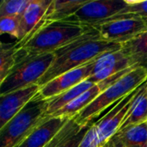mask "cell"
I'll return each mask as SVG.
<instances>
[{
    "label": "cell",
    "mask_w": 147,
    "mask_h": 147,
    "mask_svg": "<svg viewBox=\"0 0 147 147\" xmlns=\"http://www.w3.org/2000/svg\"><path fill=\"white\" fill-rule=\"evenodd\" d=\"M91 28V26L78 22L73 16L43 24L27 39L16 42L17 64L38 55L54 53Z\"/></svg>",
    "instance_id": "cell-1"
},
{
    "label": "cell",
    "mask_w": 147,
    "mask_h": 147,
    "mask_svg": "<svg viewBox=\"0 0 147 147\" xmlns=\"http://www.w3.org/2000/svg\"><path fill=\"white\" fill-rule=\"evenodd\" d=\"M121 47V44L102 40L98 32L92 27L89 32L54 52L53 64L37 84L42 87L58 76L90 63L107 52Z\"/></svg>",
    "instance_id": "cell-2"
},
{
    "label": "cell",
    "mask_w": 147,
    "mask_h": 147,
    "mask_svg": "<svg viewBox=\"0 0 147 147\" xmlns=\"http://www.w3.org/2000/svg\"><path fill=\"white\" fill-rule=\"evenodd\" d=\"M146 82V67H136L108 87L87 108L73 118L83 127L90 126V123L109 107L114 103H119Z\"/></svg>",
    "instance_id": "cell-3"
},
{
    "label": "cell",
    "mask_w": 147,
    "mask_h": 147,
    "mask_svg": "<svg viewBox=\"0 0 147 147\" xmlns=\"http://www.w3.org/2000/svg\"><path fill=\"white\" fill-rule=\"evenodd\" d=\"M47 100L37 96L0 128V147H17L45 118Z\"/></svg>",
    "instance_id": "cell-4"
},
{
    "label": "cell",
    "mask_w": 147,
    "mask_h": 147,
    "mask_svg": "<svg viewBox=\"0 0 147 147\" xmlns=\"http://www.w3.org/2000/svg\"><path fill=\"white\" fill-rule=\"evenodd\" d=\"M54 57V53H48L19 62L0 83V96L37 84L53 64Z\"/></svg>",
    "instance_id": "cell-5"
},
{
    "label": "cell",
    "mask_w": 147,
    "mask_h": 147,
    "mask_svg": "<svg viewBox=\"0 0 147 147\" xmlns=\"http://www.w3.org/2000/svg\"><path fill=\"white\" fill-rule=\"evenodd\" d=\"M102 40L117 44H123L147 30V22L139 17H126L104 21L91 25Z\"/></svg>",
    "instance_id": "cell-6"
},
{
    "label": "cell",
    "mask_w": 147,
    "mask_h": 147,
    "mask_svg": "<svg viewBox=\"0 0 147 147\" xmlns=\"http://www.w3.org/2000/svg\"><path fill=\"white\" fill-rule=\"evenodd\" d=\"M139 67L121 48L107 52L95 59L90 81L98 84L123 71Z\"/></svg>",
    "instance_id": "cell-7"
},
{
    "label": "cell",
    "mask_w": 147,
    "mask_h": 147,
    "mask_svg": "<svg viewBox=\"0 0 147 147\" xmlns=\"http://www.w3.org/2000/svg\"><path fill=\"white\" fill-rule=\"evenodd\" d=\"M140 89V87L121 100L102 118L94 123L98 134L100 147L106 144L118 132L127 115L134 99Z\"/></svg>",
    "instance_id": "cell-8"
},
{
    "label": "cell",
    "mask_w": 147,
    "mask_h": 147,
    "mask_svg": "<svg viewBox=\"0 0 147 147\" xmlns=\"http://www.w3.org/2000/svg\"><path fill=\"white\" fill-rule=\"evenodd\" d=\"M126 6V0H88L73 16L78 22L91 26L111 18Z\"/></svg>",
    "instance_id": "cell-9"
},
{
    "label": "cell",
    "mask_w": 147,
    "mask_h": 147,
    "mask_svg": "<svg viewBox=\"0 0 147 147\" xmlns=\"http://www.w3.org/2000/svg\"><path fill=\"white\" fill-rule=\"evenodd\" d=\"M94 62L95 60L53 78L40 87L38 93L39 96L44 100L53 98L88 79L92 73Z\"/></svg>",
    "instance_id": "cell-10"
},
{
    "label": "cell",
    "mask_w": 147,
    "mask_h": 147,
    "mask_svg": "<svg viewBox=\"0 0 147 147\" xmlns=\"http://www.w3.org/2000/svg\"><path fill=\"white\" fill-rule=\"evenodd\" d=\"M40 87L33 84L26 88L0 96V128L22 111L39 93Z\"/></svg>",
    "instance_id": "cell-11"
},
{
    "label": "cell",
    "mask_w": 147,
    "mask_h": 147,
    "mask_svg": "<svg viewBox=\"0 0 147 147\" xmlns=\"http://www.w3.org/2000/svg\"><path fill=\"white\" fill-rule=\"evenodd\" d=\"M70 118L47 116L17 147H46Z\"/></svg>",
    "instance_id": "cell-12"
},
{
    "label": "cell",
    "mask_w": 147,
    "mask_h": 147,
    "mask_svg": "<svg viewBox=\"0 0 147 147\" xmlns=\"http://www.w3.org/2000/svg\"><path fill=\"white\" fill-rule=\"evenodd\" d=\"M51 3L52 0H30L28 6L20 16L22 36L21 40L28 37L38 28Z\"/></svg>",
    "instance_id": "cell-13"
},
{
    "label": "cell",
    "mask_w": 147,
    "mask_h": 147,
    "mask_svg": "<svg viewBox=\"0 0 147 147\" xmlns=\"http://www.w3.org/2000/svg\"><path fill=\"white\" fill-rule=\"evenodd\" d=\"M87 2L88 0H52L49 8L47 9L37 28H39L43 24L67 19L72 16Z\"/></svg>",
    "instance_id": "cell-14"
},
{
    "label": "cell",
    "mask_w": 147,
    "mask_h": 147,
    "mask_svg": "<svg viewBox=\"0 0 147 147\" xmlns=\"http://www.w3.org/2000/svg\"><path fill=\"white\" fill-rule=\"evenodd\" d=\"M110 140L115 147H147L146 122L119 130Z\"/></svg>",
    "instance_id": "cell-15"
},
{
    "label": "cell",
    "mask_w": 147,
    "mask_h": 147,
    "mask_svg": "<svg viewBox=\"0 0 147 147\" xmlns=\"http://www.w3.org/2000/svg\"><path fill=\"white\" fill-rule=\"evenodd\" d=\"M147 121V90L146 83L137 92L131 109L126 116L119 130L146 122ZM118 130V131H119Z\"/></svg>",
    "instance_id": "cell-16"
},
{
    "label": "cell",
    "mask_w": 147,
    "mask_h": 147,
    "mask_svg": "<svg viewBox=\"0 0 147 147\" xmlns=\"http://www.w3.org/2000/svg\"><path fill=\"white\" fill-rule=\"evenodd\" d=\"M95 84V83L90 81L89 79L84 80V82L80 83L79 84L76 85L75 87L68 90L67 91L53 97L51 99L47 100V109L45 112V117L47 116H51L54 113H56L58 110L72 102L74 99H76L78 96L92 88Z\"/></svg>",
    "instance_id": "cell-17"
},
{
    "label": "cell",
    "mask_w": 147,
    "mask_h": 147,
    "mask_svg": "<svg viewBox=\"0 0 147 147\" xmlns=\"http://www.w3.org/2000/svg\"><path fill=\"white\" fill-rule=\"evenodd\" d=\"M121 49L132 59L137 66L147 68V30L121 44Z\"/></svg>",
    "instance_id": "cell-18"
},
{
    "label": "cell",
    "mask_w": 147,
    "mask_h": 147,
    "mask_svg": "<svg viewBox=\"0 0 147 147\" xmlns=\"http://www.w3.org/2000/svg\"><path fill=\"white\" fill-rule=\"evenodd\" d=\"M88 127V126H87ZM85 127L79 125L75 118H70L57 132L46 147H60L68 143L73 137L79 134Z\"/></svg>",
    "instance_id": "cell-19"
},
{
    "label": "cell",
    "mask_w": 147,
    "mask_h": 147,
    "mask_svg": "<svg viewBox=\"0 0 147 147\" xmlns=\"http://www.w3.org/2000/svg\"><path fill=\"white\" fill-rule=\"evenodd\" d=\"M17 64L16 43H1L0 47V83Z\"/></svg>",
    "instance_id": "cell-20"
},
{
    "label": "cell",
    "mask_w": 147,
    "mask_h": 147,
    "mask_svg": "<svg viewBox=\"0 0 147 147\" xmlns=\"http://www.w3.org/2000/svg\"><path fill=\"white\" fill-rule=\"evenodd\" d=\"M126 2L127 6L121 11L106 21L126 17H139L147 22V0H126Z\"/></svg>",
    "instance_id": "cell-21"
},
{
    "label": "cell",
    "mask_w": 147,
    "mask_h": 147,
    "mask_svg": "<svg viewBox=\"0 0 147 147\" xmlns=\"http://www.w3.org/2000/svg\"><path fill=\"white\" fill-rule=\"evenodd\" d=\"M30 0H2L0 3V17L21 16Z\"/></svg>",
    "instance_id": "cell-22"
},
{
    "label": "cell",
    "mask_w": 147,
    "mask_h": 147,
    "mask_svg": "<svg viewBox=\"0 0 147 147\" xmlns=\"http://www.w3.org/2000/svg\"><path fill=\"white\" fill-rule=\"evenodd\" d=\"M0 33L9 34L17 39V41L22 39L20 16H4L0 17Z\"/></svg>",
    "instance_id": "cell-23"
},
{
    "label": "cell",
    "mask_w": 147,
    "mask_h": 147,
    "mask_svg": "<svg viewBox=\"0 0 147 147\" xmlns=\"http://www.w3.org/2000/svg\"><path fill=\"white\" fill-rule=\"evenodd\" d=\"M78 147H100L98 134L94 124L90 126Z\"/></svg>",
    "instance_id": "cell-24"
},
{
    "label": "cell",
    "mask_w": 147,
    "mask_h": 147,
    "mask_svg": "<svg viewBox=\"0 0 147 147\" xmlns=\"http://www.w3.org/2000/svg\"><path fill=\"white\" fill-rule=\"evenodd\" d=\"M90 127V126H88V127H85L79 134H78L75 137H73L68 143H66L65 145H64V146H62L60 147H78L79 146V145H80V143H81V141H82V140L84 139V135H85V134H86V132H87V130H88V128Z\"/></svg>",
    "instance_id": "cell-25"
},
{
    "label": "cell",
    "mask_w": 147,
    "mask_h": 147,
    "mask_svg": "<svg viewBox=\"0 0 147 147\" xmlns=\"http://www.w3.org/2000/svg\"><path fill=\"white\" fill-rule=\"evenodd\" d=\"M101 147H115V146H114V144H113V142L109 140L106 144H104L102 146H101Z\"/></svg>",
    "instance_id": "cell-26"
},
{
    "label": "cell",
    "mask_w": 147,
    "mask_h": 147,
    "mask_svg": "<svg viewBox=\"0 0 147 147\" xmlns=\"http://www.w3.org/2000/svg\"><path fill=\"white\" fill-rule=\"evenodd\" d=\"M146 90H147V82H146Z\"/></svg>",
    "instance_id": "cell-27"
},
{
    "label": "cell",
    "mask_w": 147,
    "mask_h": 147,
    "mask_svg": "<svg viewBox=\"0 0 147 147\" xmlns=\"http://www.w3.org/2000/svg\"><path fill=\"white\" fill-rule=\"evenodd\" d=\"M146 126H147V121H146Z\"/></svg>",
    "instance_id": "cell-28"
}]
</instances>
